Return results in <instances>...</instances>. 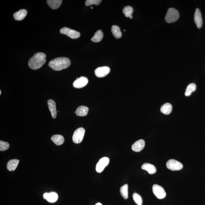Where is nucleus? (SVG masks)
<instances>
[{"label": "nucleus", "mask_w": 205, "mask_h": 205, "mask_svg": "<svg viewBox=\"0 0 205 205\" xmlns=\"http://www.w3.org/2000/svg\"><path fill=\"white\" fill-rule=\"evenodd\" d=\"M71 64V62L68 58L59 57L52 60L49 63L50 68L55 71H60L68 68Z\"/></svg>", "instance_id": "1"}, {"label": "nucleus", "mask_w": 205, "mask_h": 205, "mask_svg": "<svg viewBox=\"0 0 205 205\" xmlns=\"http://www.w3.org/2000/svg\"><path fill=\"white\" fill-rule=\"evenodd\" d=\"M46 55L42 53H37L28 62V66L32 70H36L41 68L46 62Z\"/></svg>", "instance_id": "2"}, {"label": "nucleus", "mask_w": 205, "mask_h": 205, "mask_svg": "<svg viewBox=\"0 0 205 205\" xmlns=\"http://www.w3.org/2000/svg\"><path fill=\"white\" fill-rule=\"evenodd\" d=\"M179 17V13L174 8H169L166 13L165 20L166 22L172 23L177 21Z\"/></svg>", "instance_id": "3"}, {"label": "nucleus", "mask_w": 205, "mask_h": 205, "mask_svg": "<svg viewBox=\"0 0 205 205\" xmlns=\"http://www.w3.org/2000/svg\"><path fill=\"white\" fill-rule=\"evenodd\" d=\"M85 133V129L81 127L76 129L73 134L72 139L75 144H79L83 140Z\"/></svg>", "instance_id": "4"}, {"label": "nucleus", "mask_w": 205, "mask_h": 205, "mask_svg": "<svg viewBox=\"0 0 205 205\" xmlns=\"http://www.w3.org/2000/svg\"><path fill=\"white\" fill-rule=\"evenodd\" d=\"M60 32L61 34L66 35L72 39H77L80 36L79 32L67 27L61 28Z\"/></svg>", "instance_id": "5"}, {"label": "nucleus", "mask_w": 205, "mask_h": 205, "mask_svg": "<svg viewBox=\"0 0 205 205\" xmlns=\"http://www.w3.org/2000/svg\"><path fill=\"white\" fill-rule=\"evenodd\" d=\"M152 191L158 199H162L166 197V193L162 186L155 184L153 186Z\"/></svg>", "instance_id": "6"}, {"label": "nucleus", "mask_w": 205, "mask_h": 205, "mask_svg": "<svg viewBox=\"0 0 205 205\" xmlns=\"http://www.w3.org/2000/svg\"><path fill=\"white\" fill-rule=\"evenodd\" d=\"M166 165L168 169L173 171L180 170L183 167L181 162L174 159H169L166 163Z\"/></svg>", "instance_id": "7"}, {"label": "nucleus", "mask_w": 205, "mask_h": 205, "mask_svg": "<svg viewBox=\"0 0 205 205\" xmlns=\"http://www.w3.org/2000/svg\"><path fill=\"white\" fill-rule=\"evenodd\" d=\"M110 159L108 158L104 157L100 159L96 166L97 172L100 173L103 171L105 168L108 165Z\"/></svg>", "instance_id": "8"}, {"label": "nucleus", "mask_w": 205, "mask_h": 205, "mask_svg": "<svg viewBox=\"0 0 205 205\" xmlns=\"http://www.w3.org/2000/svg\"><path fill=\"white\" fill-rule=\"evenodd\" d=\"M110 68L107 66L99 67L96 69L95 73L98 78H103L110 73Z\"/></svg>", "instance_id": "9"}, {"label": "nucleus", "mask_w": 205, "mask_h": 205, "mask_svg": "<svg viewBox=\"0 0 205 205\" xmlns=\"http://www.w3.org/2000/svg\"><path fill=\"white\" fill-rule=\"evenodd\" d=\"M88 83V80L86 77L82 76L76 78L73 82V86L76 88H81L86 86Z\"/></svg>", "instance_id": "10"}, {"label": "nucleus", "mask_w": 205, "mask_h": 205, "mask_svg": "<svg viewBox=\"0 0 205 205\" xmlns=\"http://www.w3.org/2000/svg\"><path fill=\"white\" fill-rule=\"evenodd\" d=\"M194 21L198 28L202 27L203 25V19L200 10L197 8L196 9L194 15Z\"/></svg>", "instance_id": "11"}, {"label": "nucleus", "mask_w": 205, "mask_h": 205, "mask_svg": "<svg viewBox=\"0 0 205 205\" xmlns=\"http://www.w3.org/2000/svg\"><path fill=\"white\" fill-rule=\"evenodd\" d=\"M145 142L143 139L137 141L133 144L132 147V150L134 152H139L142 151L145 147Z\"/></svg>", "instance_id": "12"}, {"label": "nucleus", "mask_w": 205, "mask_h": 205, "mask_svg": "<svg viewBox=\"0 0 205 205\" xmlns=\"http://www.w3.org/2000/svg\"><path fill=\"white\" fill-rule=\"evenodd\" d=\"M44 199H46L49 202L53 203L56 202L58 199V195L56 193L51 192L45 193L43 195Z\"/></svg>", "instance_id": "13"}, {"label": "nucleus", "mask_w": 205, "mask_h": 205, "mask_svg": "<svg viewBox=\"0 0 205 205\" xmlns=\"http://www.w3.org/2000/svg\"><path fill=\"white\" fill-rule=\"evenodd\" d=\"M48 104L49 109L51 112L52 117L53 119L56 118L57 112L55 102L52 99H50L48 100Z\"/></svg>", "instance_id": "14"}, {"label": "nucleus", "mask_w": 205, "mask_h": 205, "mask_svg": "<svg viewBox=\"0 0 205 205\" xmlns=\"http://www.w3.org/2000/svg\"><path fill=\"white\" fill-rule=\"evenodd\" d=\"M27 11L25 9H21L17 11L13 14L14 19L17 21H21L26 17L27 15Z\"/></svg>", "instance_id": "15"}, {"label": "nucleus", "mask_w": 205, "mask_h": 205, "mask_svg": "<svg viewBox=\"0 0 205 205\" xmlns=\"http://www.w3.org/2000/svg\"><path fill=\"white\" fill-rule=\"evenodd\" d=\"M142 168L147 171L149 174H152L155 173L156 172V168L153 164H148V163H145L142 164Z\"/></svg>", "instance_id": "16"}, {"label": "nucleus", "mask_w": 205, "mask_h": 205, "mask_svg": "<svg viewBox=\"0 0 205 205\" xmlns=\"http://www.w3.org/2000/svg\"><path fill=\"white\" fill-rule=\"evenodd\" d=\"M89 111L88 107L84 106H81L77 108L75 113L79 116H85L87 115Z\"/></svg>", "instance_id": "17"}, {"label": "nucleus", "mask_w": 205, "mask_h": 205, "mask_svg": "<svg viewBox=\"0 0 205 205\" xmlns=\"http://www.w3.org/2000/svg\"><path fill=\"white\" fill-rule=\"evenodd\" d=\"M50 7L54 10L58 9L62 4V0H48L46 1Z\"/></svg>", "instance_id": "18"}, {"label": "nucleus", "mask_w": 205, "mask_h": 205, "mask_svg": "<svg viewBox=\"0 0 205 205\" xmlns=\"http://www.w3.org/2000/svg\"><path fill=\"white\" fill-rule=\"evenodd\" d=\"M20 161L18 159H13L10 160L7 164V168L8 171H14L17 167Z\"/></svg>", "instance_id": "19"}, {"label": "nucleus", "mask_w": 205, "mask_h": 205, "mask_svg": "<svg viewBox=\"0 0 205 205\" xmlns=\"http://www.w3.org/2000/svg\"><path fill=\"white\" fill-rule=\"evenodd\" d=\"M172 106L171 104L166 103L161 107L160 111L162 113L166 115H168L172 112Z\"/></svg>", "instance_id": "20"}, {"label": "nucleus", "mask_w": 205, "mask_h": 205, "mask_svg": "<svg viewBox=\"0 0 205 205\" xmlns=\"http://www.w3.org/2000/svg\"><path fill=\"white\" fill-rule=\"evenodd\" d=\"M51 140L58 146H60L64 142V138L63 136L56 134L52 136Z\"/></svg>", "instance_id": "21"}, {"label": "nucleus", "mask_w": 205, "mask_h": 205, "mask_svg": "<svg viewBox=\"0 0 205 205\" xmlns=\"http://www.w3.org/2000/svg\"><path fill=\"white\" fill-rule=\"evenodd\" d=\"M111 32L112 34L116 38H118L121 37L122 34L120 31V28L118 26L116 25H113L111 28Z\"/></svg>", "instance_id": "22"}, {"label": "nucleus", "mask_w": 205, "mask_h": 205, "mask_svg": "<svg viewBox=\"0 0 205 205\" xmlns=\"http://www.w3.org/2000/svg\"><path fill=\"white\" fill-rule=\"evenodd\" d=\"M103 37V33L101 30L96 32L94 36L91 38V40L94 42H99L102 40Z\"/></svg>", "instance_id": "23"}, {"label": "nucleus", "mask_w": 205, "mask_h": 205, "mask_svg": "<svg viewBox=\"0 0 205 205\" xmlns=\"http://www.w3.org/2000/svg\"><path fill=\"white\" fill-rule=\"evenodd\" d=\"M196 88V85L194 83L189 84L186 88L185 92L186 96H189L190 95L192 92L195 91Z\"/></svg>", "instance_id": "24"}, {"label": "nucleus", "mask_w": 205, "mask_h": 205, "mask_svg": "<svg viewBox=\"0 0 205 205\" xmlns=\"http://www.w3.org/2000/svg\"><path fill=\"white\" fill-rule=\"evenodd\" d=\"M120 193L122 197L125 199L128 198V185L127 184L124 185L120 189Z\"/></svg>", "instance_id": "25"}, {"label": "nucleus", "mask_w": 205, "mask_h": 205, "mask_svg": "<svg viewBox=\"0 0 205 205\" xmlns=\"http://www.w3.org/2000/svg\"><path fill=\"white\" fill-rule=\"evenodd\" d=\"M133 11V8L130 6H126L123 9V13L126 17H130L131 16H132Z\"/></svg>", "instance_id": "26"}, {"label": "nucleus", "mask_w": 205, "mask_h": 205, "mask_svg": "<svg viewBox=\"0 0 205 205\" xmlns=\"http://www.w3.org/2000/svg\"><path fill=\"white\" fill-rule=\"evenodd\" d=\"M133 198L135 203L137 205H142V199L141 196L137 193H134L133 194Z\"/></svg>", "instance_id": "27"}, {"label": "nucleus", "mask_w": 205, "mask_h": 205, "mask_svg": "<svg viewBox=\"0 0 205 205\" xmlns=\"http://www.w3.org/2000/svg\"><path fill=\"white\" fill-rule=\"evenodd\" d=\"M102 1L101 0H87L85 1V4L87 6H91L92 5L98 6Z\"/></svg>", "instance_id": "28"}, {"label": "nucleus", "mask_w": 205, "mask_h": 205, "mask_svg": "<svg viewBox=\"0 0 205 205\" xmlns=\"http://www.w3.org/2000/svg\"><path fill=\"white\" fill-rule=\"evenodd\" d=\"M9 144L8 142L2 141H0V150L1 151L7 150L9 148Z\"/></svg>", "instance_id": "29"}, {"label": "nucleus", "mask_w": 205, "mask_h": 205, "mask_svg": "<svg viewBox=\"0 0 205 205\" xmlns=\"http://www.w3.org/2000/svg\"><path fill=\"white\" fill-rule=\"evenodd\" d=\"M95 205H102V204H101V203H97V204H96Z\"/></svg>", "instance_id": "30"}, {"label": "nucleus", "mask_w": 205, "mask_h": 205, "mask_svg": "<svg viewBox=\"0 0 205 205\" xmlns=\"http://www.w3.org/2000/svg\"><path fill=\"white\" fill-rule=\"evenodd\" d=\"M1 91L0 90V95H1Z\"/></svg>", "instance_id": "31"}, {"label": "nucleus", "mask_w": 205, "mask_h": 205, "mask_svg": "<svg viewBox=\"0 0 205 205\" xmlns=\"http://www.w3.org/2000/svg\"><path fill=\"white\" fill-rule=\"evenodd\" d=\"M91 9H93V7H91Z\"/></svg>", "instance_id": "32"}]
</instances>
